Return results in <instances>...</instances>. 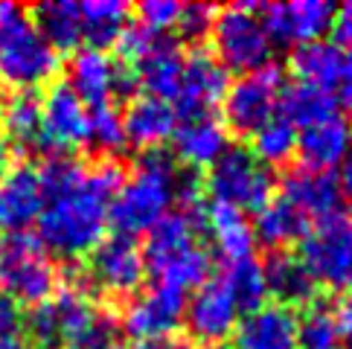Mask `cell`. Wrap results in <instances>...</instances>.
Wrapping results in <instances>:
<instances>
[{
    "mask_svg": "<svg viewBox=\"0 0 352 349\" xmlns=\"http://www.w3.org/2000/svg\"><path fill=\"white\" fill-rule=\"evenodd\" d=\"M297 259L303 262L314 285L335 294H352V216L335 210L320 218L300 242Z\"/></svg>",
    "mask_w": 352,
    "mask_h": 349,
    "instance_id": "obj_7",
    "label": "cell"
},
{
    "mask_svg": "<svg viewBox=\"0 0 352 349\" xmlns=\"http://www.w3.org/2000/svg\"><path fill=\"white\" fill-rule=\"evenodd\" d=\"M143 262L146 271L155 273L160 285H172L178 291L198 289L210 280L212 256L201 242V201L192 198L184 210H172L146 233Z\"/></svg>",
    "mask_w": 352,
    "mask_h": 349,
    "instance_id": "obj_2",
    "label": "cell"
},
{
    "mask_svg": "<svg viewBox=\"0 0 352 349\" xmlns=\"http://www.w3.org/2000/svg\"><path fill=\"white\" fill-rule=\"evenodd\" d=\"M184 3H175V0H146V3L137 6V21L140 27H146L148 32H160L166 35V30H172L178 23Z\"/></svg>",
    "mask_w": 352,
    "mask_h": 349,
    "instance_id": "obj_37",
    "label": "cell"
},
{
    "mask_svg": "<svg viewBox=\"0 0 352 349\" xmlns=\"http://www.w3.org/2000/svg\"><path fill=\"white\" fill-rule=\"evenodd\" d=\"M212 47L216 58L228 70L236 73H254L271 65L274 38L262 21V12L250 3H236L221 9L212 21Z\"/></svg>",
    "mask_w": 352,
    "mask_h": 349,
    "instance_id": "obj_10",
    "label": "cell"
},
{
    "mask_svg": "<svg viewBox=\"0 0 352 349\" xmlns=\"http://www.w3.org/2000/svg\"><path fill=\"white\" fill-rule=\"evenodd\" d=\"M91 143V111L67 85H53L41 99V148L56 155Z\"/></svg>",
    "mask_w": 352,
    "mask_h": 349,
    "instance_id": "obj_14",
    "label": "cell"
},
{
    "mask_svg": "<svg viewBox=\"0 0 352 349\" xmlns=\"http://www.w3.org/2000/svg\"><path fill=\"white\" fill-rule=\"evenodd\" d=\"M44 210V190L38 169L12 166L0 172V230L6 236L27 233Z\"/></svg>",
    "mask_w": 352,
    "mask_h": 349,
    "instance_id": "obj_19",
    "label": "cell"
},
{
    "mask_svg": "<svg viewBox=\"0 0 352 349\" xmlns=\"http://www.w3.org/2000/svg\"><path fill=\"white\" fill-rule=\"evenodd\" d=\"M30 332L41 346L96 349L117 341V323L79 289H65L30 315Z\"/></svg>",
    "mask_w": 352,
    "mask_h": 349,
    "instance_id": "obj_4",
    "label": "cell"
},
{
    "mask_svg": "<svg viewBox=\"0 0 352 349\" xmlns=\"http://www.w3.org/2000/svg\"><path fill=\"white\" fill-rule=\"evenodd\" d=\"M44 210L38 216V239L47 254L79 259L105 239L111 224V204L125 181L117 160L82 164L65 155L50 157L38 169Z\"/></svg>",
    "mask_w": 352,
    "mask_h": 349,
    "instance_id": "obj_1",
    "label": "cell"
},
{
    "mask_svg": "<svg viewBox=\"0 0 352 349\" xmlns=\"http://www.w3.org/2000/svg\"><path fill=\"white\" fill-rule=\"evenodd\" d=\"M250 227H254V236L262 245L274 247V251H283V247L294 245V242H303L311 221L300 213L292 201H285L283 195H276L259 210L256 221L250 224Z\"/></svg>",
    "mask_w": 352,
    "mask_h": 349,
    "instance_id": "obj_27",
    "label": "cell"
},
{
    "mask_svg": "<svg viewBox=\"0 0 352 349\" xmlns=\"http://www.w3.org/2000/svg\"><path fill=\"white\" fill-rule=\"evenodd\" d=\"M58 70V53L35 30L27 9L0 3V85L12 91H35Z\"/></svg>",
    "mask_w": 352,
    "mask_h": 349,
    "instance_id": "obj_5",
    "label": "cell"
},
{
    "mask_svg": "<svg viewBox=\"0 0 352 349\" xmlns=\"http://www.w3.org/2000/svg\"><path fill=\"white\" fill-rule=\"evenodd\" d=\"M335 99L341 102L349 114H352V47L344 53V65H341V76H338V85H335Z\"/></svg>",
    "mask_w": 352,
    "mask_h": 349,
    "instance_id": "obj_39",
    "label": "cell"
},
{
    "mask_svg": "<svg viewBox=\"0 0 352 349\" xmlns=\"http://www.w3.org/2000/svg\"><path fill=\"white\" fill-rule=\"evenodd\" d=\"M21 326V311L18 306L9 300V297L0 294V338H9V335H18Z\"/></svg>",
    "mask_w": 352,
    "mask_h": 349,
    "instance_id": "obj_41",
    "label": "cell"
},
{
    "mask_svg": "<svg viewBox=\"0 0 352 349\" xmlns=\"http://www.w3.org/2000/svg\"><path fill=\"white\" fill-rule=\"evenodd\" d=\"M125 140L134 143L143 152H157L178 128V111L172 102H163L157 96L140 93L131 99V105L122 114Z\"/></svg>",
    "mask_w": 352,
    "mask_h": 349,
    "instance_id": "obj_22",
    "label": "cell"
},
{
    "mask_svg": "<svg viewBox=\"0 0 352 349\" xmlns=\"http://www.w3.org/2000/svg\"><path fill=\"white\" fill-rule=\"evenodd\" d=\"M201 230L210 233L212 245H216L219 256L233 265L242 259H254V247H256V236L245 213H239L233 207L224 204H204L201 201Z\"/></svg>",
    "mask_w": 352,
    "mask_h": 349,
    "instance_id": "obj_23",
    "label": "cell"
},
{
    "mask_svg": "<svg viewBox=\"0 0 352 349\" xmlns=\"http://www.w3.org/2000/svg\"><path fill=\"white\" fill-rule=\"evenodd\" d=\"M87 280L105 294H134L146 277L140 245L129 236H108L87 254Z\"/></svg>",
    "mask_w": 352,
    "mask_h": 349,
    "instance_id": "obj_13",
    "label": "cell"
},
{
    "mask_svg": "<svg viewBox=\"0 0 352 349\" xmlns=\"http://www.w3.org/2000/svg\"><path fill=\"white\" fill-rule=\"evenodd\" d=\"M335 18V6L326 0H292V3H271L262 9V21L274 41L303 47L320 41L329 32Z\"/></svg>",
    "mask_w": 352,
    "mask_h": 349,
    "instance_id": "obj_18",
    "label": "cell"
},
{
    "mask_svg": "<svg viewBox=\"0 0 352 349\" xmlns=\"http://www.w3.org/2000/svg\"><path fill=\"white\" fill-rule=\"evenodd\" d=\"M96 349H125L120 341H111V344H102V346H96Z\"/></svg>",
    "mask_w": 352,
    "mask_h": 349,
    "instance_id": "obj_47",
    "label": "cell"
},
{
    "mask_svg": "<svg viewBox=\"0 0 352 349\" xmlns=\"http://www.w3.org/2000/svg\"><path fill=\"white\" fill-rule=\"evenodd\" d=\"M212 21H216V12H212V6L207 3H186L181 6V15H178V32L184 35L186 41H198L204 38V35H210L212 30Z\"/></svg>",
    "mask_w": 352,
    "mask_h": 349,
    "instance_id": "obj_38",
    "label": "cell"
},
{
    "mask_svg": "<svg viewBox=\"0 0 352 349\" xmlns=\"http://www.w3.org/2000/svg\"><path fill=\"white\" fill-rule=\"evenodd\" d=\"M58 273L47 247L32 233L0 239V294L15 306H41L56 294Z\"/></svg>",
    "mask_w": 352,
    "mask_h": 349,
    "instance_id": "obj_6",
    "label": "cell"
},
{
    "mask_svg": "<svg viewBox=\"0 0 352 349\" xmlns=\"http://www.w3.org/2000/svg\"><path fill=\"white\" fill-rule=\"evenodd\" d=\"M228 87V67L207 49H192L184 58V76L178 96H175V111L181 120L212 114V108L224 99Z\"/></svg>",
    "mask_w": 352,
    "mask_h": 349,
    "instance_id": "obj_17",
    "label": "cell"
},
{
    "mask_svg": "<svg viewBox=\"0 0 352 349\" xmlns=\"http://www.w3.org/2000/svg\"><path fill=\"white\" fill-rule=\"evenodd\" d=\"M175 155L184 166H212L228 148V126L216 114L186 117L172 134Z\"/></svg>",
    "mask_w": 352,
    "mask_h": 349,
    "instance_id": "obj_25",
    "label": "cell"
},
{
    "mask_svg": "<svg viewBox=\"0 0 352 349\" xmlns=\"http://www.w3.org/2000/svg\"><path fill=\"white\" fill-rule=\"evenodd\" d=\"M250 140H254V148H250V152H254L268 169L283 166L297 152V126L288 122L283 114H274L265 126H259L254 134H250Z\"/></svg>",
    "mask_w": 352,
    "mask_h": 349,
    "instance_id": "obj_33",
    "label": "cell"
},
{
    "mask_svg": "<svg viewBox=\"0 0 352 349\" xmlns=\"http://www.w3.org/2000/svg\"><path fill=\"white\" fill-rule=\"evenodd\" d=\"M117 47L129 58L134 82L148 96H157L163 102H175L181 76H184V58H186L178 41L160 32H148L140 23H131Z\"/></svg>",
    "mask_w": 352,
    "mask_h": 349,
    "instance_id": "obj_8",
    "label": "cell"
},
{
    "mask_svg": "<svg viewBox=\"0 0 352 349\" xmlns=\"http://www.w3.org/2000/svg\"><path fill=\"white\" fill-rule=\"evenodd\" d=\"M137 349H190L178 338H160V341H140Z\"/></svg>",
    "mask_w": 352,
    "mask_h": 349,
    "instance_id": "obj_44",
    "label": "cell"
},
{
    "mask_svg": "<svg viewBox=\"0 0 352 349\" xmlns=\"http://www.w3.org/2000/svg\"><path fill=\"white\" fill-rule=\"evenodd\" d=\"M0 128L18 146L41 143V99L35 91H15L0 108Z\"/></svg>",
    "mask_w": 352,
    "mask_h": 349,
    "instance_id": "obj_31",
    "label": "cell"
},
{
    "mask_svg": "<svg viewBox=\"0 0 352 349\" xmlns=\"http://www.w3.org/2000/svg\"><path fill=\"white\" fill-rule=\"evenodd\" d=\"M283 198L292 201L309 221L311 218H326L335 210H341V186L332 172H311L297 166L280 181Z\"/></svg>",
    "mask_w": 352,
    "mask_h": 349,
    "instance_id": "obj_24",
    "label": "cell"
},
{
    "mask_svg": "<svg viewBox=\"0 0 352 349\" xmlns=\"http://www.w3.org/2000/svg\"><path fill=\"white\" fill-rule=\"evenodd\" d=\"M329 30H332V44H349L352 47V3L335 9Z\"/></svg>",
    "mask_w": 352,
    "mask_h": 349,
    "instance_id": "obj_40",
    "label": "cell"
},
{
    "mask_svg": "<svg viewBox=\"0 0 352 349\" xmlns=\"http://www.w3.org/2000/svg\"><path fill=\"white\" fill-rule=\"evenodd\" d=\"M344 341L329 303H309L297 317V346L300 349H338Z\"/></svg>",
    "mask_w": 352,
    "mask_h": 349,
    "instance_id": "obj_34",
    "label": "cell"
},
{
    "mask_svg": "<svg viewBox=\"0 0 352 349\" xmlns=\"http://www.w3.org/2000/svg\"><path fill=\"white\" fill-rule=\"evenodd\" d=\"M186 315V297L172 285H148L134 300L125 306L122 326L137 341H160L175 338V329L184 323Z\"/></svg>",
    "mask_w": 352,
    "mask_h": 349,
    "instance_id": "obj_15",
    "label": "cell"
},
{
    "mask_svg": "<svg viewBox=\"0 0 352 349\" xmlns=\"http://www.w3.org/2000/svg\"><path fill=\"white\" fill-rule=\"evenodd\" d=\"M280 114L288 122H294L297 128H306L311 122L335 114V93L320 91V87L306 82L285 85L280 96Z\"/></svg>",
    "mask_w": 352,
    "mask_h": 349,
    "instance_id": "obj_32",
    "label": "cell"
},
{
    "mask_svg": "<svg viewBox=\"0 0 352 349\" xmlns=\"http://www.w3.org/2000/svg\"><path fill=\"white\" fill-rule=\"evenodd\" d=\"M184 174L175 160L163 152H143L131 178H125L111 204V224L117 236H143L172 213V204L181 201Z\"/></svg>",
    "mask_w": 352,
    "mask_h": 349,
    "instance_id": "obj_3",
    "label": "cell"
},
{
    "mask_svg": "<svg viewBox=\"0 0 352 349\" xmlns=\"http://www.w3.org/2000/svg\"><path fill=\"white\" fill-rule=\"evenodd\" d=\"M338 186H341V192L352 198V148H349V155L344 157V164H341V178H338Z\"/></svg>",
    "mask_w": 352,
    "mask_h": 349,
    "instance_id": "obj_43",
    "label": "cell"
},
{
    "mask_svg": "<svg viewBox=\"0 0 352 349\" xmlns=\"http://www.w3.org/2000/svg\"><path fill=\"white\" fill-rule=\"evenodd\" d=\"M265 285H268V294H274V303L280 306H309L311 297H314V282L309 277V271L303 268L294 254H285V251H274L271 259L265 262Z\"/></svg>",
    "mask_w": 352,
    "mask_h": 349,
    "instance_id": "obj_28",
    "label": "cell"
},
{
    "mask_svg": "<svg viewBox=\"0 0 352 349\" xmlns=\"http://www.w3.org/2000/svg\"><path fill=\"white\" fill-rule=\"evenodd\" d=\"M352 148V122L344 114H329L297 131V155L303 169L332 172Z\"/></svg>",
    "mask_w": 352,
    "mask_h": 349,
    "instance_id": "obj_21",
    "label": "cell"
},
{
    "mask_svg": "<svg viewBox=\"0 0 352 349\" xmlns=\"http://www.w3.org/2000/svg\"><path fill=\"white\" fill-rule=\"evenodd\" d=\"M0 349H32L30 341L18 338V335H9V338H0Z\"/></svg>",
    "mask_w": 352,
    "mask_h": 349,
    "instance_id": "obj_45",
    "label": "cell"
},
{
    "mask_svg": "<svg viewBox=\"0 0 352 349\" xmlns=\"http://www.w3.org/2000/svg\"><path fill=\"white\" fill-rule=\"evenodd\" d=\"M341 65H344V49L332 44V41H311L294 49L292 56V67L297 73V82L314 85L320 91H335L338 76H341Z\"/></svg>",
    "mask_w": 352,
    "mask_h": 349,
    "instance_id": "obj_30",
    "label": "cell"
},
{
    "mask_svg": "<svg viewBox=\"0 0 352 349\" xmlns=\"http://www.w3.org/2000/svg\"><path fill=\"white\" fill-rule=\"evenodd\" d=\"M35 30L44 35V41L61 53V49H76L82 44V12L79 3L70 0H50L32 9Z\"/></svg>",
    "mask_w": 352,
    "mask_h": 349,
    "instance_id": "obj_29",
    "label": "cell"
},
{
    "mask_svg": "<svg viewBox=\"0 0 352 349\" xmlns=\"http://www.w3.org/2000/svg\"><path fill=\"white\" fill-rule=\"evenodd\" d=\"M67 87L82 99L87 111H94L102 105H114V96H129L137 82L129 67H120L111 56L85 47L70 61Z\"/></svg>",
    "mask_w": 352,
    "mask_h": 349,
    "instance_id": "obj_12",
    "label": "cell"
},
{
    "mask_svg": "<svg viewBox=\"0 0 352 349\" xmlns=\"http://www.w3.org/2000/svg\"><path fill=\"white\" fill-rule=\"evenodd\" d=\"M285 87V76L276 65L239 76L224 93V126L236 134H254L259 126L280 114V96Z\"/></svg>",
    "mask_w": 352,
    "mask_h": 349,
    "instance_id": "obj_11",
    "label": "cell"
},
{
    "mask_svg": "<svg viewBox=\"0 0 352 349\" xmlns=\"http://www.w3.org/2000/svg\"><path fill=\"white\" fill-rule=\"evenodd\" d=\"M6 157H9V140H6L3 128H0V172H3V166H6Z\"/></svg>",
    "mask_w": 352,
    "mask_h": 349,
    "instance_id": "obj_46",
    "label": "cell"
},
{
    "mask_svg": "<svg viewBox=\"0 0 352 349\" xmlns=\"http://www.w3.org/2000/svg\"><path fill=\"white\" fill-rule=\"evenodd\" d=\"M332 308H335V320H338V326H341L344 341L352 338V294L344 297V300H338Z\"/></svg>",
    "mask_w": 352,
    "mask_h": 349,
    "instance_id": "obj_42",
    "label": "cell"
},
{
    "mask_svg": "<svg viewBox=\"0 0 352 349\" xmlns=\"http://www.w3.org/2000/svg\"><path fill=\"white\" fill-rule=\"evenodd\" d=\"M221 277L230 285L242 311H254L265 303L268 285H265V268H262L259 259H242V262H233V265H224Z\"/></svg>",
    "mask_w": 352,
    "mask_h": 349,
    "instance_id": "obj_35",
    "label": "cell"
},
{
    "mask_svg": "<svg viewBox=\"0 0 352 349\" xmlns=\"http://www.w3.org/2000/svg\"><path fill=\"white\" fill-rule=\"evenodd\" d=\"M207 192L212 204L233 207L239 213H259L274 198V174L245 146H228L207 172Z\"/></svg>",
    "mask_w": 352,
    "mask_h": 349,
    "instance_id": "obj_9",
    "label": "cell"
},
{
    "mask_svg": "<svg viewBox=\"0 0 352 349\" xmlns=\"http://www.w3.org/2000/svg\"><path fill=\"white\" fill-rule=\"evenodd\" d=\"M129 143L125 140V126L122 114L114 105H102L91 111V146H96L99 152H120Z\"/></svg>",
    "mask_w": 352,
    "mask_h": 349,
    "instance_id": "obj_36",
    "label": "cell"
},
{
    "mask_svg": "<svg viewBox=\"0 0 352 349\" xmlns=\"http://www.w3.org/2000/svg\"><path fill=\"white\" fill-rule=\"evenodd\" d=\"M233 349H297V315L280 303H262L239 317Z\"/></svg>",
    "mask_w": 352,
    "mask_h": 349,
    "instance_id": "obj_20",
    "label": "cell"
},
{
    "mask_svg": "<svg viewBox=\"0 0 352 349\" xmlns=\"http://www.w3.org/2000/svg\"><path fill=\"white\" fill-rule=\"evenodd\" d=\"M82 12V41L87 49L105 53L120 44L125 30L131 27V6L125 0H87L79 3Z\"/></svg>",
    "mask_w": 352,
    "mask_h": 349,
    "instance_id": "obj_26",
    "label": "cell"
},
{
    "mask_svg": "<svg viewBox=\"0 0 352 349\" xmlns=\"http://www.w3.org/2000/svg\"><path fill=\"white\" fill-rule=\"evenodd\" d=\"M239 317H242V308H239L230 285L224 282L221 273L198 285L192 300L186 303V315H184L186 329H190L192 338L204 341L210 346L219 341H228Z\"/></svg>",
    "mask_w": 352,
    "mask_h": 349,
    "instance_id": "obj_16",
    "label": "cell"
}]
</instances>
